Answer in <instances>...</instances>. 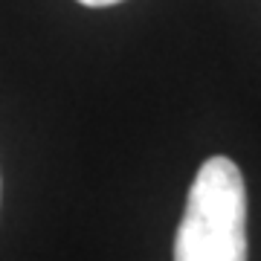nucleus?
I'll return each instance as SVG.
<instances>
[{
	"label": "nucleus",
	"mask_w": 261,
	"mask_h": 261,
	"mask_svg": "<svg viewBox=\"0 0 261 261\" xmlns=\"http://www.w3.org/2000/svg\"><path fill=\"white\" fill-rule=\"evenodd\" d=\"M247 186L229 157H209L189 189L174 261H247Z\"/></svg>",
	"instance_id": "f257e3e1"
},
{
	"label": "nucleus",
	"mask_w": 261,
	"mask_h": 261,
	"mask_svg": "<svg viewBox=\"0 0 261 261\" xmlns=\"http://www.w3.org/2000/svg\"><path fill=\"white\" fill-rule=\"evenodd\" d=\"M79 3L93 6V9H102V6H116V3H122V0H79Z\"/></svg>",
	"instance_id": "f03ea898"
}]
</instances>
